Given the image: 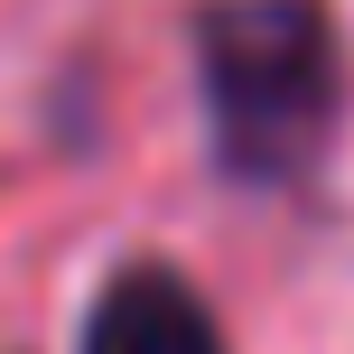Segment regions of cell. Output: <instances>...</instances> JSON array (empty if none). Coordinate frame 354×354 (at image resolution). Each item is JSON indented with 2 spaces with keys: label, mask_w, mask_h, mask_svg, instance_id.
<instances>
[{
  "label": "cell",
  "mask_w": 354,
  "mask_h": 354,
  "mask_svg": "<svg viewBox=\"0 0 354 354\" xmlns=\"http://www.w3.org/2000/svg\"><path fill=\"white\" fill-rule=\"evenodd\" d=\"M196 93H205L224 177H243V187L308 177L345 112L336 19L317 0H205L196 10Z\"/></svg>",
  "instance_id": "6da1fadb"
},
{
  "label": "cell",
  "mask_w": 354,
  "mask_h": 354,
  "mask_svg": "<svg viewBox=\"0 0 354 354\" xmlns=\"http://www.w3.org/2000/svg\"><path fill=\"white\" fill-rule=\"evenodd\" d=\"M84 354H224V326L214 308L177 280L168 261H131L103 280L84 317Z\"/></svg>",
  "instance_id": "7a4b0ae2"
}]
</instances>
